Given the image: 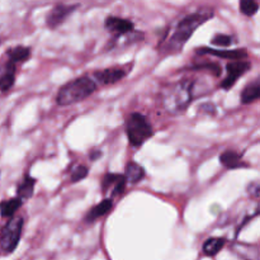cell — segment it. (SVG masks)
Returning <instances> with one entry per match:
<instances>
[{"label":"cell","mask_w":260,"mask_h":260,"mask_svg":"<svg viewBox=\"0 0 260 260\" xmlns=\"http://www.w3.org/2000/svg\"><path fill=\"white\" fill-rule=\"evenodd\" d=\"M24 220L22 217H12L0 233V248L4 253L10 254L17 249L22 238Z\"/></svg>","instance_id":"5b68a950"},{"label":"cell","mask_w":260,"mask_h":260,"mask_svg":"<svg viewBox=\"0 0 260 260\" xmlns=\"http://www.w3.org/2000/svg\"><path fill=\"white\" fill-rule=\"evenodd\" d=\"M36 183H37V180H36L35 178L30 177L29 174H25L23 182L18 185L17 197L20 198L22 201L29 200V198L33 196V193H35Z\"/></svg>","instance_id":"2e32d148"},{"label":"cell","mask_w":260,"mask_h":260,"mask_svg":"<svg viewBox=\"0 0 260 260\" xmlns=\"http://www.w3.org/2000/svg\"><path fill=\"white\" fill-rule=\"evenodd\" d=\"M78 4H57L50 10L47 18H46V25L51 29L58 27L66 20V18L70 17L76 9Z\"/></svg>","instance_id":"ba28073f"},{"label":"cell","mask_w":260,"mask_h":260,"mask_svg":"<svg viewBox=\"0 0 260 260\" xmlns=\"http://www.w3.org/2000/svg\"><path fill=\"white\" fill-rule=\"evenodd\" d=\"M196 52L200 53V55H212L216 57L226 58V60L231 61L244 60V58L248 57V51L245 48H241V50H215V48L210 47H200L196 48Z\"/></svg>","instance_id":"30bf717a"},{"label":"cell","mask_w":260,"mask_h":260,"mask_svg":"<svg viewBox=\"0 0 260 260\" xmlns=\"http://www.w3.org/2000/svg\"><path fill=\"white\" fill-rule=\"evenodd\" d=\"M129 71L126 69L122 68H109L104 69V70H99L94 73V78L98 83L103 84V85H112V84H116L118 81H121L122 79L126 78L128 75Z\"/></svg>","instance_id":"9c48e42d"},{"label":"cell","mask_w":260,"mask_h":260,"mask_svg":"<svg viewBox=\"0 0 260 260\" xmlns=\"http://www.w3.org/2000/svg\"><path fill=\"white\" fill-rule=\"evenodd\" d=\"M213 17L212 9H205V10H197L194 13H190L187 17L183 18L179 23H178L177 28H175L174 33L172 37L169 38L167 43L165 51L167 53H178L182 52L183 47L185 46L187 41L192 37L194 30L198 27L210 20Z\"/></svg>","instance_id":"6da1fadb"},{"label":"cell","mask_w":260,"mask_h":260,"mask_svg":"<svg viewBox=\"0 0 260 260\" xmlns=\"http://www.w3.org/2000/svg\"><path fill=\"white\" fill-rule=\"evenodd\" d=\"M22 205L23 201L18 197L10 198V200L7 201H2V202H0V216H2L3 218L13 217L14 213L22 207Z\"/></svg>","instance_id":"ac0fdd59"},{"label":"cell","mask_w":260,"mask_h":260,"mask_svg":"<svg viewBox=\"0 0 260 260\" xmlns=\"http://www.w3.org/2000/svg\"><path fill=\"white\" fill-rule=\"evenodd\" d=\"M15 83V65L8 62L4 73L0 74V91H8L14 86Z\"/></svg>","instance_id":"e0dca14e"},{"label":"cell","mask_w":260,"mask_h":260,"mask_svg":"<svg viewBox=\"0 0 260 260\" xmlns=\"http://www.w3.org/2000/svg\"><path fill=\"white\" fill-rule=\"evenodd\" d=\"M220 161L228 169H240V168L249 167L243 160V155L236 151H233V150L222 152L220 155Z\"/></svg>","instance_id":"7c38bea8"},{"label":"cell","mask_w":260,"mask_h":260,"mask_svg":"<svg viewBox=\"0 0 260 260\" xmlns=\"http://www.w3.org/2000/svg\"><path fill=\"white\" fill-rule=\"evenodd\" d=\"M226 240L223 238H210L203 244V253L207 256H216L225 246Z\"/></svg>","instance_id":"d6986e66"},{"label":"cell","mask_w":260,"mask_h":260,"mask_svg":"<svg viewBox=\"0 0 260 260\" xmlns=\"http://www.w3.org/2000/svg\"><path fill=\"white\" fill-rule=\"evenodd\" d=\"M193 91H194V83L189 79L170 84L162 91L160 98L162 108L170 114L183 113L192 103Z\"/></svg>","instance_id":"7a4b0ae2"},{"label":"cell","mask_w":260,"mask_h":260,"mask_svg":"<svg viewBox=\"0 0 260 260\" xmlns=\"http://www.w3.org/2000/svg\"><path fill=\"white\" fill-rule=\"evenodd\" d=\"M212 45L220 46V47H229V46L233 45V37L229 35H223V33H217L215 37L212 38Z\"/></svg>","instance_id":"603a6c76"},{"label":"cell","mask_w":260,"mask_h":260,"mask_svg":"<svg viewBox=\"0 0 260 260\" xmlns=\"http://www.w3.org/2000/svg\"><path fill=\"white\" fill-rule=\"evenodd\" d=\"M113 207V201L111 198H106V200L102 201L101 203H98L96 206L91 207V210L89 211L88 215H86L85 221L86 222H93V221L98 220V218L106 216L109 211Z\"/></svg>","instance_id":"9a60e30c"},{"label":"cell","mask_w":260,"mask_h":260,"mask_svg":"<svg viewBox=\"0 0 260 260\" xmlns=\"http://www.w3.org/2000/svg\"><path fill=\"white\" fill-rule=\"evenodd\" d=\"M260 98V83L259 80H255L254 83L249 84L245 86V89L241 93V103L250 104L253 102L258 101Z\"/></svg>","instance_id":"ffe728a7"},{"label":"cell","mask_w":260,"mask_h":260,"mask_svg":"<svg viewBox=\"0 0 260 260\" xmlns=\"http://www.w3.org/2000/svg\"><path fill=\"white\" fill-rule=\"evenodd\" d=\"M104 28L109 33H112L116 40L135 32V24L131 20L124 19V18L113 17V15H109V17L106 18V20H104Z\"/></svg>","instance_id":"52a82bcc"},{"label":"cell","mask_w":260,"mask_h":260,"mask_svg":"<svg viewBox=\"0 0 260 260\" xmlns=\"http://www.w3.org/2000/svg\"><path fill=\"white\" fill-rule=\"evenodd\" d=\"M90 160L91 161H94V160L99 159V157H102V151L101 150H93V151L90 152Z\"/></svg>","instance_id":"d4e9b609"},{"label":"cell","mask_w":260,"mask_h":260,"mask_svg":"<svg viewBox=\"0 0 260 260\" xmlns=\"http://www.w3.org/2000/svg\"><path fill=\"white\" fill-rule=\"evenodd\" d=\"M96 90V83L89 76H80L65 84L58 90L56 103L58 106H71L90 96Z\"/></svg>","instance_id":"3957f363"},{"label":"cell","mask_w":260,"mask_h":260,"mask_svg":"<svg viewBox=\"0 0 260 260\" xmlns=\"http://www.w3.org/2000/svg\"><path fill=\"white\" fill-rule=\"evenodd\" d=\"M124 128L128 142L134 147H141L147 140L154 136V129L146 116L139 112H134L127 117Z\"/></svg>","instance_id":"277c9868"},{"label":"cell","mask_w":260,"mask_h":260,"mask_svg":"<svg viewBox=\"0 0 260 260\" xmlns=\"http://www.w3.org/2000/svg\"><path fill=\"white\" fill-rule=\"evenodd\" d=\"M259 3L253 0H241L240 2V12L246 17H253L258 13Z\"/></svg>","instance_id":"44dd1931"},{"label":"cell","mask_w":260,"mask_h":260,"mask_svg":"<svg viewBox=\"0 0 260 260\" xmlns=\"http://www.w3.org/2000/svg\"><path fill=\"white\" fill-rule=\"evenodd\" d=\"M249 192L254 196V197H258L259 196V184L258 183H253V184L249 185Z\"/></svg>","instance_id":"cb8c5ba5"},{"label":"cell","mask_w":260,"mask_h":260,"mask_svg":"<svg viewBox=\"0 0 260 260\" xmlns=\"http://www.w3.org/2000/svg\"><path fill=\"white\" fill-rule=\"evenodd\" d=\"M251 68V63L249 61L239 60V61H230L226 65V78L221 83V88L229 90L236 84L239 78L246 74L249 69Z\"/></svg>","instance_id":"8992f818"},{"label":"cell","mask_w":260,"mask_h":260,"mask_svg":"<svg viewBox=\"0 0 260 260\" xmlns=\"http://www.w3.org/2000/svg\"><path fill=\"white\" fill-rule=\"evenodd\" d=\"M30 55H32V51L27 46H15V47L9 48L7 51L8 62L13 63V65L19 62H25V61L29 60Z\"/></svg>","instance_id":"5bb4252c"},{"label":"cell","mask_w":260,"mask_h":260,"mask_svg":"<svg viewBox=\"0 0 260 260\" xmlns=\"http://www.w3.org/2000/svg\"><path fill=\"white\" fill-rule=\"evenodd\" d=\"M124 179L126 183L129 184H137V183L141 182L145 177H146V172H145L144 168L141 165H139L135 161L127 162L126 168H124Z\"/></svg>","instance_id":"4fadbf2b"},{"label":"cell","mask_w":260,"mask_h":260,"mask_svg":"<svg viewBox=\"0 0 260 260\" xmlns=\"http://www.w3.org/2000/svg\"><path fill=\"white\" fill-rule=\"evenodd\" d=\"M89 175V168L85 165H78V167L74 169V172L71 173V183H79L81 180L85 179Z\"/></svg>","instance_id":"7402d4cb"},{"label":"cell","mask_w":260,"mask_h":260,"mask_svg":"<svg viewBox=\"0 0 260 260\" xmlns=\"http://www.w3.org/2000/svg\"><path fill=\"white\" fill-rule=\"evenodd\" d=\"M126 179H124L123 174H113V173H106L102 180V189L103 192H107V189L113 187L112 189V196H121L126 189Z\"/></svg>","instance_id":"8fae6325"}]
</instances>
